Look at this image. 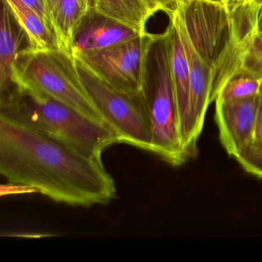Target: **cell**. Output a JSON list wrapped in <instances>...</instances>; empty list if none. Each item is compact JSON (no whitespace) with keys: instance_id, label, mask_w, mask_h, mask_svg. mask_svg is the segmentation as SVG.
<instances>
[{"instance_id":"603a6c76","label":"cell","mask_w":262,"mask_h":262,"mask_svg":"<svg viewBox=\"0 0 262 262\" xmlns=\"http://www.w3.org/2000/svg\"><path fill=\"white\" fill-rule=\"evenodd\" d=\"M84 11L86 12L91 7V0H79Z\"/></svg>"},{"instance_id":"9a60e30c","label":"cell","mask_w":262,"mask_h":262,"mask_svg":"<svg viewBox=\"0 0 262 262\" xmlns=\"http://www.w3.org/2000/svg\"><path fill=\"white\" fill-rule=\"evenodd\" d=\"M261 88V75L242 67L221 87L214 102H228L258 96Z\"/></svg>"},{"instance_id":"2e32d148","label":"cell","mask_w":262,"mask_h":262,"mask_svg":"<svg viewBox=\"0 0 262 262\" xmlns=\"http://www.w3.org/2000/svg\"><path fill=\"white\" fill-rule=\"evenodd\" d=\"M228 16L257 27L262 10V0H229L226 7Z\"/></svg>"},{"instance_id":"5b68a950","label":"cell","mask_w":262,"mask_h":262,"mask_svg":"<svg viewBox=\"0 0 262 262\" xmlns=\"http://www.w3.org/2000/svg\"><path fill=\"white\" fill-rule=\"evenodd\" d=\"M16 80L20 87L47 95L93 120L105 123L84 90L76 59L70 53L27 49L16 61Z\"/></svg>"},{"instance_id":"e0dca14e","label":"cell","mask_w":262,"mask_h":262,"mask_svg":"<svg viewBox=\"0 0 262 262\" xmlns=\"http://www.w3.org/2000/svg\"><path fill=\"white\" fill-rule=\"evenodd\" d=\"M242 67L262 76V34L257 31L243 45Z\"/></svg>"},{"instance_id":"7c38bea8","label":"cell","mask_w":262,"mask_h":262,"mask_svg":"<svg viewBox=\"0 0 262 262\" xmlns=\"http://www.w3.org/2000/svg\"><path fill=\"white\" fill-rule=\"evenodd\" d=\"M96 11L139 33H146L145 26L155 14L147 0H91Z\"/></svg>"},{"instance_id":"6da1fadb","label":"cell","mask_w":262,"mask_h":262,"mask_svg":"<svg viewBox=\"0 0 262 262\" xmlns=\"http://www.w3.org/2000/svg\"><path fill=\"white\" fill-rule=\"evenodd\" d=\"M0 173L58 203L107 205L116 185L102 160L90 159L33 128L0 116Z\"/></svg>"},{"instance_id":"cb8c5ba5","label":"cell","mask_w":262,"mask_h":262,"mask_svg":"<svg viewBox=\"0 0 262 262\" xmlns=\"http://www.w3.org/2000/svg\"><path fill=\"white\" fill-rule=\"evenodd\" d=\"M256 31L257 33L262 34V10L259 15L258 19H257V27H256Z\"/></svg>"},{"instance_id":"8992f818","label":"cell","mask_w":262,"mask_h":262,"mask_svg":"<svg viewBox=\"0 0 262 262\" xmlns=\"http://www.w3.org/2000/svg\"><path fill=\"white\" fill-rule=\"evenodd\" d=\"M75 59L87 96L104 122L117 135L119 143L151 152V120L146 96L112 86L81 61Z\"/></svg>"},{"instance_id":"9c48e42d","label":"cell","mask_w":262,"mask_h":262,"mask_svg":"<svg viewBox=\"0 0 262 262\" xmlns=\"http://www.w3.org/2000/svg\"><path fill=\"white\" fill-rule=\"evenodd\" d=\"M142 33L90 7L81 17L73 33V56L108 48L134 39Z\"/></svg>"},{"instance_id":"ffe728a7","label":"cell","mask_w":262,"mask_h":262,"mask_svg":"<svg viewBox=\"0 0 262 262\" xmlns=\"http://www.w3.org/2000/svg\"><path fill=\"white\" fill-rule=\"evenodd\" d=\"M262 148V88L260 93V103H259L258 111H257V122H256L255 132H254V140L252 146L249 151ZM247 152V153H248Z\"/></svg>"},{"instance_id":"30bf717a","label":"cell","mask_w":262,"mask_h":262,"mask_svg":"<svg viewBox=\"0 0 262 262\" xmlns=\"http://www.w3.org/2000/svg\"><path fill=\"white\" fill-rule=\"evenodd\" d=\"M30 41L11 10L1 0L0 12V105L13 97L20 86L16 80V63Z\"/></svg>"},{"instance_id":"7402d4cb","label":"cell","mask_w":262,"mask_h":262,"mask_svg":"<svg viewBox=\"0 0 262 262\" xmlns=\"http://www.w3.org/2000/svg\"><path fill=\"white\" fill-rule=\"evenodd\" d=\"M203 1H206V2L211 3V4H217V5L223 6V7H226L229 0H203Z\"/></svg>"},{"instance_id":"277c9868","label":"cell","mask_w":262,"mask_h":262,"mask_svg":"<svg viewBox=\"0 0 262 262\" xmlns=\"http://www.w3.org/2000/svg\"><path fill=\"white\" fill-rule=\"evenodd\" d=\"M144 92L149 104L151 152L173 166L189 160L184 148L171 76L168 30L152 34L145 62Z\"/></svg>"},{"instance_id":"5bb4252c","label":"cell","mask_w":262,"mask_h":262,"mask_svg":"<svg viewBox=\"0 0 262 262\" xmlns=\"http://www.w3.org/2000/svg\"><path fill=\"white\" fill-rule=\"evenodd\" d=\"M46 3L59 49L72 54L73 33L85 12L79 0H46Z\"/></svg>"},{"instance_id":"7a4b0ae2","label":"cell","mask_w":262,"mask_h":262,"mask_svg":"<svg viewBox=\"0 0 262 262\" xmlns=\"http://www.w3.org/2000/svg\"><path fill=\"white\" fill-rule=\"evenodd\" d=\"M168 16L179 27L189 66V107L182 142L188 156L194 158L199 154L198 141L208 106L242 67L243 50L231 39L229 16L223 6L179 0Z\"/></svg>"},{"instance_id":"52a82bcc","label":"cell","mask_w":262,"mask_h":262,"mask_svg":"<svg viewBox=\"0 0 262 262\" xmlns=\"http://www.w3.org/2000/svg\"><path fill=\"white\" fill-rule=\"evenodd\" d=\"M152 33L74 56L101 79L125 93L143 94L145 57Z\"/></svg>"},{"instance_id":"44dd1931","label":"cell","mask_w":262,"mask_h":262,"mask_svg":"<svg viewBox=\"0 0 262 262\" xmlns=\"http://www.w3.org/2000/svg\"><path fill=\"white\" fill-rule=\"evenodd\" d=\"M179 1V0H147L155 13L163 11L168 16L176 10Z\"/></svg>"},{"instance_id":"4fadbf2b","label":"cell","mask_w":262,"mask_h":262,"mask_svg":"<svg viewBox=\"0 0 262 262\" xmlns=\"http://www.w3.org/2000/svg\"><path fill=\"white\" fill-rule=\"evenodd\" d=\"M27 33L30 48L38 50H60L53 30L34 10L20 0H4Z\"/></svg>"},{"instance_id":"3957f363","label":"cell","mask_w":262,"mask_h":262,"mask_svg":"<svg viewBox=\"0 0 262 262\" xmlns=\"http://www.w3.org/2000/svg\"><path fill=\"white\" fill-rule=\"evenodd\" d=\"M0 116L46 135L90 159L102 160L106 148L119 143L117 135L106 124L24 87L0 105Z\"/></svg>"},{"instance_id":"ac0fdd59","label":"cell","mask_w":262,"mask_h":262,"mask_svg":"<svg viewBox=\"0 0 262 262\" xmlns=\"http://www.w3.org/2000/svg\"><path fill=\"white\" fill-rule=\"evenodd\" d=\"M237 162L245 171L262 179V148L246 153Z\"/></svg>"},{"instance_id":"ba28073f","label":"cell","mask_w":262,"mask_h":262,"mask_svg":"<svg viewBox=\"0 0 262 262\" xmlns=\"http://www.w3.org/2000/svg\"><path fill=\"white\" fill-rule=\"evenodd\" d=\"M214 102V118L221 143L226 152L237 160L252 146L260 95L238 100Z\"/></svg>"},{"instance_id":"d6986e66","label":"cell","mask_w":262,"mask_h":262,"mask_svg":"<svg viewBox=\"0 0 262 262\" xmlns=\"http://www.w3.org/2000/svg\"><path fill=\"white\" fill-rule=\"evenodd\" d=\"M27 7L34 10L40 17H42L46 21L47 24L50 26V28L53 30L48 11H47V3L46 0H20ZM54 32V30H53Z\"/></svg>"},{"instance_id":"8fae6325","label":"cell","mask_w":262,"mask_h":262,"mask_svg":"<svg viewBox=\"0 0 262 262\" xmlns=\"http://www.w3.org/2000/svg\"><path fill=\"white\" fill-rule=\"evenodd\" d=\"M168 49L171 76L180 119L182 139L188 120L190 96V72L180 31L176 20L169 16Z\"/></svg>"}]
</instances>
